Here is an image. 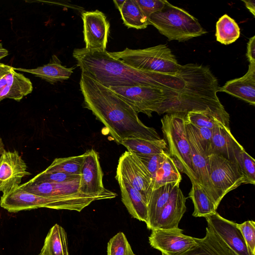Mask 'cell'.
<instances>
[{
	"label": "cell",
	"mask_w": 255,
	"mask_h": 255,
	"mask_svg": "<svg viewBox=\"0 0 255 255\" xmlns=\"http://www.w3.org/2000/svg\"><path fill=\"white\" fill-rule=\"evenodd\" d=\"M209 177L220 199L242 184L245 178L236 161L212 154L208 156Z\"/></svg>",
	"instance_id": "9c48e42d"
},
{
	"label": "cell",
	"mask_w": 255,
	"mask_h": 255,
	"mask_svg": "<svg viewBox=\"0 0 255 255\" xmlns=\"http://www.w3.org/2000/svg\"><path fill=\"white\" fill-rule=\"evenodd\" d=\"M8 54V51L4 48L2 45L0 43V60Z\"/></svg>",
	"instance_id": "ee69618b"
},
{
	"label": "cell",
	"mask_w": 255,
	"mask_h": 255,
	"mask_svg": "<svg viewBox=\"0 0 255 255\" xmlns=\"http://www.w3.org/2000/svg\"><path fill=\"white\" fill-rule=\"evenodd\" d=\"M128 151L135 154L149 155L166 152L167 143L165 139L148 140L141 138H128L121 144Z\"/></svg>",
	"instance_id": "4316f807"
},
{
	"label": "cell",
	"mask_w": 255,
	"mask_h": 255,
	"mask_svg": "<svg viewBox=\"0 0 255 255\" xmlns=\"http://www.w3.org/2000/svg\"><path fill=\"white\" fill-rule=\"evenodd\" d=\"M118 9L124 24L128 27L144 29L149 24L147 17L136 0H125Z\"/></svg>",
	"instance_id": "f1b7e54d"
},
{
	"label": "cell",
	"mask_w": 255,
	"mask_h": 255,
	"mask_svg": "<svg viewBox=\"0 0 255 255\" xmlns=\"http://www.w3.org/2000/svg\"><path fill=\"white\" fill-rule=\"evenodd\" d=\"M80 178V175L70 174L62 172L47 173L43 171L30 180L35 182L63 183Z\"/></svg>",
	"instance_id": "d590c367"
},
{
	"label": "cell",
	"mask_w": 255,
	"mask_h": 255,
	"mask_svg": "<svg viewBox=\"0 0 255 255\" xmlns=\"http://www.w3.org/2000/svg\"><path fill=\"white\" fill-rule=\"evenodd\" d=\"M181 179L180 173L176 169L168 153L153 177V190L166 184L180 182Z\"/></svg>",
	"instance_id": "4dcf8cb0"
},
{
	"label": "cell",
	"mask_w": 255,
	"mask_h": 255,
	"mask_svg": "<svg viewBox=\"0 0 255 255\" xmlns=\"http://www.w3.org/2000/svg\"><path fill=\"white\" fill-rule=\"evenodd\" d=\"M239 144L232 134L229 127L226 126H217L212 129L209 155L217 154L236 161L234 150Z\"/></svg>",
	"instance_id": "603a6c76"
},
{
	"label": "cell",
	"mask_w": 255,
	"mask_h": 255,
	"mask_svg": "<svg viewBox=\"0 0 255 255\" xmlns=\"http://www.w3.org/2000/svg\"><path fill=\"white\" fill-rule=\"evenodd\" d=\"M81 15L85 48L92 51H106L110 29L106 15L98 10L83 11Z\"/></svg>",
	"instance_id": "8fae6325"
},
{
	"label": "cell",
	"mask_w": 255,
	"mask_h": 255,
	"mask_svg": "<svg viewBox=\"0 0 255 255\" xmlns=\"http://www.w3.org/2000/svg\"><path fill=\"white\" fill-rule=\"evenodd\" d=\"M185 115L165 114L161 119V129L168 145L169 155L177 157L181 161L191 183L200 184L192 165L191 148L186 130Z\"/></svg>",
	"instance_id": "52a82bcc"
},
{
	"label": "cell",
	"mask_w": 255,
	"mask_h": 255,
	"mask_svg": "<svg viewBox=\"0 0 255 255\" xmlns=\"http://www.w3.org/2000/svg\"><path fill=\"white\" fill-rule=\"evenodd\" d=\"M186 134L191 148L193 167L200 184L218 208L221 200L217 194L209 177L208 156L204 151L189 123L185 121Z\"/></svg>",
	"instance_id": "4fadbf2b"
},
{
	"label": "cell",
	"mask_w": 255,
	"mask_h": 255,
	"mask_svg": "<svg viewBox=\"0 0 255 255\" xmlns=\"http://www.w3.org/2000/svg\"><path fill=\"white\" fill-rule=\"evenodd\" d=\"M246 56L250 63H255V35L250 38L247 43Z\"/></svg>",
	"instance_id": "60d3db41"
},
{
	"label": "cell",
	"mask_w": 255,
	"mask_h": 255,
	"mask_svg": "<svg viewBox=\"0 0 255 255\" xmlns=\"http://www.w3.org/2000/svg\"><path fill=\"white\" fill-rule=\"evenodd\" d=\"M83 154L79 191L91 195L110 192L111 191L106 189L103 186V174L98 153L92 149Z\"/></svg>",
	"instance_id": "9a60e30c"
},
{
	"label": "cell",
	"mask_w": 255,
	"mask_h": 255,
	"mask_svg": "<svg viewBox=\"0 0 255 255\" xmlns=\"http://www.w3.org/2000/svg\"><path fill=\"white\" fill-rule=\"evenodd\" d=\"M73 56L81 73L107 87L152 86L161 88L171 104L178 101V93L184 82L177 72L168 74L139 70L113 57L106 51L75 49Z\"/></svg>",
	"instance_id": "6da1fadb"
},
{
	"label": "cell",
	"mask_w": 255,
	"mask_h": 255,
	"mask_svg": "<svg viewBox=\"0 0 255 255\" xmlns=\"http://www.w3.org/2000/svg\"><path fill=\"white\" fill-rule=\"evenodd\" d=\"M245 3L246 7L250 10V11L255 16V0H242Z\"/></svg>",
	"instance_id": "7bdbcfd3"
},
{
	"label": "cell",
	"mask_w": 255,
	"mask_h": 255,
	"mask_svg": "<svg viewBox=\"0 0 255 255\" xmlns=\"http://www.w3.org/2000/svg\"><path fill=\"white\" fill-rule=\"evenodd\" d=\"M174 187L171 196L159 213L151 231L154 229L170 230L179 228L178 224L186 210V198L179 187Z\"/></svg>",
	"instance_id": "ac0fdd59"
},
{
	"label": "cell",
	"mask_w": 255,
	"mask_h": 255,
	"mask_svg": "<svg viewBox=\"0 0 255 255\" xmlns=\"http://www.w3.org/2000/svg\"><path fill=\"white\" fill-rule=\"evenodd\" d=\"M186 122L196 127L213 129L219 126H226L224 123L213 116L203 112H190L186 114Z\"/></svg>",
	"instance_id": "836d02e7"
},
{
	"label": "cell",
	"mask_w": 255,
	"mask_h": 255,
	"mask_svg": "<svg viewBox=\"0 0 255 255\" xmlns=\"http://www.w3.org/2000/svg\"><path fill=\"white\" fill-rule=\"evenodd\" d=\"M184 85L173 113L203 112L229 127L230 116L217 96L218 81L210 68L194 63L180 65L177 71Z\"/></svg>",
	"instance_id": "3957f363"
},
{
	"label": "cell",
	"mask_w": 255,
	"mask_h": 255,
	"mask_svg": "<svg viewBox=\"0 0 255 255\" xmlns=\"http://www.w3.org/2000/svg\"><path fill=\"white\" fill-rule=\"evenodd\" d=\"M236 225L244 237L250 255H255V222L250 220Z\"/></svg>",
	"instance_id": "8d00e7d4"
},
{
	"label": "cell",
	"mask_w": 255,
	"mask_h": 255,
	"mask_svg": "<svg viewBox=\"0 0 255 255\" xmlns=\"http://www.w3.org/2000/svg\"><path fill=\"white\" fill-rule=\"evenodd\" d=\"M5 150L4 144L2 139L0 137V156Z\"/></svg>",
	"instance_id": "f6af8a7d"
},
{
	"label": "cell",
	"mask_w": 255,
	"mask_h": 255,
	"mask_svg": "<svg viewBox=\"0 0 255 255\" xmlns=\"http://www.w3.org/2000/svg\"><path fill=\"white\" fill-rule=\"evenodd\" d=\"M109 54L127 65L142 71L176 74L180 66L166 44L138 49L126 48L122 51Z\"/></svg>",
	"instance_id": "8992f818"
},
{
	"label": "cell",
	"mask_w": 255,
	"mask_h": 255,
	"mask_svg": "<svg viewBox=\"0 0 255 255\" xmlns=\"http://www.w3.org/2000/svg\"><path fill=\"white\" fill-rule=\"evenodd\" d=\"M15 70L30 73L36 77L53 84L69 79L73 72L74 68L63 66L55 55L48 64L33 69L14 68Z\"/></svg>",
	"instance_id": "cb8c5ba5"
},
{
	"label": "cell",
	"mask_w": 255,
	"mask_h": 255,
	"mask_svg": "<svg viewBox=\"0 0 255 255\" xmlns=\"http://www.w3.org/2000/svg\"><path fill=\"white\" fill-rule=\"evenodd\" d=\"M218 92L226 93L255 106V63H250L248 70L243 76L227 81L219 88Z\"/></svg>",
	"instance_id": "d6986e66"
},
{
	"label": "cell",
	"mask_w": 255,
	"mask_h": 255,
	"mask_svg": "<svg viewBox=\"0 0 255 255\" xmlns=\"http://www.w3.org/2000/svg\"><path fill=\"white\" fill-rule=\"evenodd\" d=\"M234 156L245 178V184L255 183V160L239 144L234 150Z\"/></svg>",
	"instance_id": "d6a6232c"
},
{
	"label": "cell",
	"mask_w": 255,
	"mask_h": 255,
	"mask_svg": "<svg viewBox=\"0 0 255 255\" xmlns=\"http://www.w3.org/2000/svg\"><path fill=\"white\" fill-rule=\"evenodd\" d=\"M180 182L165 184L153 190L148 204L147 229H152L159 213L168 202L175 186Z\"/></svg>",
	"instance_id": "d4e9b609"
},
{
	"label": "cell",
	"mask_w": 255,
	"mask_h": 255,
	"mask_svg": "<svg viewBox=\"0 0 255 255\" xmlns=\"http://www.w3.org/2000/svg\"><path fill=\"white\" fill-rule=\"evenodd\" d=\"M137 113L149 117L153 112L164 114L168 104V97L161 88L152 86L110 87Z\"/></svg>",
	"instance_id": "ba28073f"
},
{
	"label": "cell",
	"mask_w": 255,
	"mask_h": 255,
	"mask_svg": "<svg viewBox=\"0 0 255 255\" xmlns=\"http://www.w3.org/2000/svg\"><path fill=\"white\" fill-rule=\"evenodd\" d=\"M176 169L180 173L186 174V170L181 161L175 156H170Z\"/></svg>",
	"instance_id": "b9f144b4"
},
{
	"label": "cell",
	"mask_w": 255,
	"mask_h": 255,
	"mask_svg": "<svg viewBox=\"0 0 255 255\" xmlns=\"http://www.w3.org/2000/svg\"><path fill=\"white\" fill-rule=\"evenodd\" d=\"M207 224L237 255H250L237 223L220 216L217 212L205 217Z\"/></svg>",
	"instance_id": "e0dca14e"
},
{
	"label": "cell",
	"mask_w": 255,
	"mask_h": 255,
	"mask_svg": "<svg viewBox=\"0 0 255 255\" xmlns=\"http://www.w3.org/2000/svg\"><path fill=\"white\" fill-rule=\"evenodd\" d=\"M32 90L29 79L16 72L14 67L0 63V102L6 98L20 101Z\"/></svg>",
	"instance_id": "2e32d148"
},
{
	"label": "cell",
	"mask_w": 255,
	"mask_h": 255,
	"mask_svg": "<svg viewBox=\"0 0 255 255\" xmlns=\"http://www.w3.org/2000/svg\"><path fill=\"white\" fill-rule=\"evenodd\" d=\"M189 198L194 204L193 216L205 218L216 212L217 207L200 184L192 183Z\"/></svg>",
	"instance_id": "83f0119b"
},
{
	"label": "cell",
	"mask_w": 255,
	"mask_h": 255,
	"mask_svg": "<svg viewBox=\"0 0 255 255\" xmlns=\"http://www.w3.org/2000/svg\"><path fill=\"white\" fill-rule=\"evenodd\" d=\"M168 153L166 151L161 153L149 155L134 154L145 166L153 178Z\"/></svg>",
	"instance_id": "74e56055"
},
{
	"label": "cell",
	"mask_w": 255,
	"mask_h": 255,
	"mask_svg": "<svg viewBox=\"0 0 255 255\" xmlns=\"http://www.w3.org/2000/svg\"><path fill=\"white\" fill-rule=\"evenodd\" d=\"M80 178L63 183L35 182L29 180L19 187L34 194L47 197L67 196L80 193L79 191Z\"/></svg>",
	"instance_id": "44dd1931"
},
{
	"label": "cell",
	"mask_w": 255,
	"mask_h": 255,
	"mask_svg": "<svg viewBox=\"0 0 255 255\" xmlns=\"http://www.w3.org/2000/svg\"><path fill=\"white\" fill-rule=\"evenodd\" d=\"M216 40L225 45L235 42L240 36V28L236 21L225 14L216 23Z\"/></svg>",
	"instance_id": "f546056e"
},
{
	"label": "cell",
	"mask_w": 255,
	"mask_h": 255,
	"mask_svg": "<svg viewBox=\"0 0 255 255\" xmlns=\"http://www.w3.org/2000/svg\"><path fill=\"white\" fill-rule=\"evenodd\" d=\"M196 242L195 245L179 255H237L208 224L205 237L196 238Z\"/></svg>",
	"instance_id": "ffe728a7"
},
{
	"label": "cell",
	"mask_w": 255,
	"mask_h": 255,
	"mask_svg": "<svg viewBox=\"0 0 255 255\" xmlns=\"http://www.w3.org/2000/svg\"><path fill=\"white\" fill-rule=\"evenodd\" d=\"M145 15L149 16L161 10L164 7L165 0H136Z\"/></svg>",
	"instance_id": "ab89813d"
},
{
	"label": "cell",
	"mask_w": 255,
	"mask_h": 255,
	"mask_svg": "<svg viewBox=\"0 0 255 255\" xmlns=\"http://www.w3.org/2000/svg\"><path fill=\"white\" fill-rule=\"evenodd\" d=\"M148 21L169 41L183 42L207 32L196 18L167 0L162 9L151 14Z\"/></svg>",
	"instance_id": "5b68a950"
},
{
	"label": "cell",
	"mask_w": 255,
	"mask_h": 255,
	"mask_svg": "<svg viewBox=\"0 0 255 255\" xmlns=\"http://www.w3.org/2000/svg\"><path fill=\"white\" fill-rule=\"evenodd\" d=\"M80 87L85 107L104 125L118 144L131 137L161 139L154 128L143 124L131 106L110 88L83 73Z\"/></svg>",
	"instance_id": "7a4b0ae2"
},
{
	"label": "cell",
	"mask_w": 255,
	"mask_h": 255,
	"mask_svg": "<svg viewBox=\"0 0 255 255\" xmlns=\"http://www.w3.org/2000/svg\"><path fill=\"white\" fill-rule=\"evenodd\" d=\"M116 176L127 181L140 193L148 204L153 191V178L134 153L126 151L120 157Z\"/></svg>",
	"instance_id": "30bf717a"
},
{
	"label": "cell",
	"mask_w": 255,
	"mask_h": 255,
	"mask_svg": "<svg viewBox=\"0 0 255 255\" xmlns=\"http://www.w3.org/2000/svg\"><path fill=\"white\" fill-rule=\"evenodd\" d=\"M111 198L112 195L109 193L97 195L78 193L61 197H43L28 192L18 186L2 194L0 206L11 213L39 208L81 212L93 201Z\"/></svg>",
	"instance_id": "277c9868"
},
{
	"label": "cell",
	"mask_w": 255,
	"mask_h": 255,
	"mask_svg": "<svg viewBox=\"0 0 255 255\" xmlns=\"http://www.w3.org/2000/svg\"><path fill=\"white\" fill-rule=\"evenodd\" d=\"M119 184L122 201L133 218L144 222L147 221V204L140 193L123 178L116 176Z\"/></svg>",
	"instance_id": "7402d4cb"
},
{
	"label": "cell",
	"mask_w": 255,
	"mask_h": 255,
	"mask_svg": "<svg viewBox=\"0 0 255 255\" xmlns=\"http://www.w3.org/2000/svg\"><path fill=\"white\" fill-rule=\"evenodd\" d=\"M37 255H42L40 253L39 254H38Z\"/></svg>",
	"instance_id": "7dc6e473"
},
{
	"label": "cell",
	"mask_w": 255,
	"mask_h": 255,
	"mask_svg": "<svg viewBox=\"0 0 255 255\" xmlns=\"http://www.w3.org/2000/svg\"><path fill=\"white\" fill-rule=\"evenodd\" d=\"M125 0H114V2L116 5L117 7L119 9L124 3Z\"/></svg>",
	"instance_id": "bcb514c9"
},
{
	"label": "cell",
	"mask_w": 255,
	"mask_h": 255,
	"mask_svg": "<svg viewBox=\"0 0 255 255\" xmlns=\"http://www.w3.org/2000/svg\"><path fill=\"white\" fill-rule=\"evenodd\" d=\"M42 255H70L67 234L56 224L50 229L40 253Z\"/></svg>",
	"instance_id": "484cf974"
},
{
	"label": "cell",
	"mask_w": 255,
	"mask_h": 255,
	"mask_svg": "<svg viewBox=\"0 0 255 255\" xmlns=\"http://www.w3.org/2000/svg\"><path fill=\"white\" fill-rule=\"evenodd\" d=\"M84 154L68 157L55 158L44 172H62L70 174L80 175Z\"/></svg>",
	"instance_id": "1f68e13d"
},
{
	"label": "cell",
	"mask_w": 255,
	"mask_h": 255,
	"mask_svg": "<svg viewBox=\"0 0 255 255\" xmlns=\"http://www.w3.org/2000/svg\"><path fill=\"white\" fill-rule=\"evenodd\" d=\"M107 255H135L132 251L126 235L119 232L109 241Z\"/></svg>",
	"instance_id": "e575fe53"
},
{
	"label": "cell",
	"mask_w": 255,
	"mask_h": 255,
	"mask_svg": "<svg viewBox=\"0 0 255 255\" xmlns=\"http://www.w3.org/2000/svg\"><path fill=\"white\" fill-rule=\"evenodd\" d=\"M190 125L204 151L207 156H209L212 137V129L198 127L191 124Z\"/></svg>",
	"instance_id": "f35d334b"
},
{
	"label": "cell",
	"mask_w": 255,
	"mask_h": 255,
	"mask_svg": "<svg viewBox=\"0 0 255 255\" xmlns=\"http://www.w3.org/2000/svg\"><path fill=\"white\" fill-rule=\"evenodd\" d=\"M148 239L150 245L165 255H179L196 243V238L183 234L179 228L153 230Z\"/></svg>",
	"instance_id": "7c38bea8"
},
{
	"label": "cell",
	"mask_w": 255,
	"mask_h": 255,
	"mask_svg": "<svg viewBox=\"0 0 255 255\" xmlns=\"http://www.w3.org/2000/svg\"><path fill=\"white\" fill-rule=\"evenodd\" d=\"M18 152L5 150L0 156V191L8 193L20 185L22 178L31 173Z\"/></svg>",
	"instance_id": "5bb4252c"
}]
</instances>
